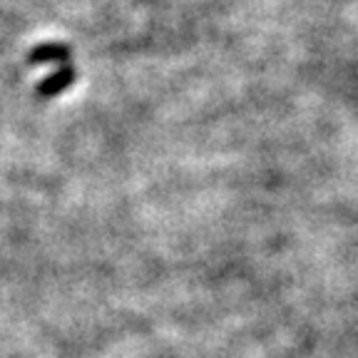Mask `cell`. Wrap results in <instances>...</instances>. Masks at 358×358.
Returning a JSON list of instances; mask_svg holds the SVG:
<instances>
[{
    "instance_id": "6da1fadb",
    "label": "cell",
    "mask_w": 358,
    "mask_h": 358,
    "mask_svg": "<svg viewBox=\"0 0 358 358\" xmlns=\"http://www.w3.org/2000/svg\"><path fill=\"white\" fill-rule=\"evenodd\" d=\"M75 78H78V70H75L73 65H62L57 73H52L50 78H45L43 83L38 85V97H43V100H48V97H55L60 95V92H65L67 87H73Z\"/></svg>"
},
{
    "instance_id": "7a4b0ae2",
    "label": "cell",
    "mask_w": 358,
    "mask_h": 358,
    "mask_svg": "<svg viewBox=\"0 0 358 358\" xmlns=\"http://www.w3.org/2000/svg\"><path fill=\"white\" fill-rule=\"evenodd\" d=\"M73 57V50L62 43H48V45H38L33 48L28 55L30 65H48V62H57V65H67V60Z\"/></svg>"
}]
</instances>
